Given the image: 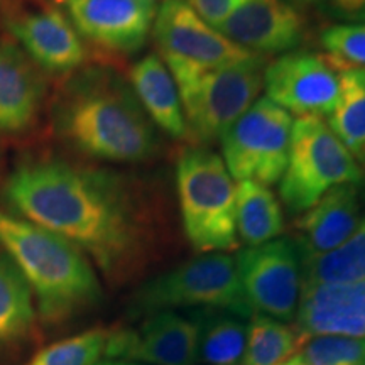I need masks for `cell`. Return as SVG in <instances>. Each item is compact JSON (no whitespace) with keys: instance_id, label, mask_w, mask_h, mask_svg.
I'll return each instance as SVG.
<instances>
[{"instance_id":"6da1fadb","label":"cell","mask_w":365,"mask_h":365,"mask_svg":"<svg viewBox=\"0 0 365 365\" xmlns=\"http://www.w3.org/2000/svg\"><path fill=\"white\" fill-rule=\"evenodd\" d=\"M2 195L17 217L71 242L108 279H124L148 254L144 212L127 181L113 173L31 159L9 175Z\"/></svg>"},{"instance_id":"7a4b0ae2","label":"cell","mask_w":365,"mask_h":365,"mask_svg":"<svg viewBox=\"0 0 365 365\" xmlns=\"http://www.w3.org/2000/svg\"><path fill=\"white\" fill-rule=\"evenodd\" d=\"M53 127L73 149L100 161L137 164L159 150L156 125L132 86L102 68L68 81L54 103Z\"/></svg>"},{"instance_id":"3957f363","label":"cell","mask_w":365,"mask_h":365,"mask_svg":"<svg viewBox=\"0 0 365 365\" xmlns=\"http://www.w3.org/2000/svg\"><path fill=\"white\" fill-rule=\"evenodd\" d=\"M0 245L16 264L49 325L66 322L102 299L85 254L46 228L0 210Z\"/></svg>"},{"instance_id":"277c9868","label":"cell","mask_w":365,"mask_h":365,"mask_svg":"<svg viewBox=\"0 0 365 365\" xmlns=\"http://www.w3.org/2000/svg\"><path fill=\"white\" fill-rule=\"evenodd\" d=\"M163 61L180 91L188 137L198 144L222 139L264 88L266 58L262 56L217 68L178 58H163Z\"/></svg>"},{"instance_id":"5b68a950","label":"cell","mask_w":365,"mask_h":365,"mask_svg":"<svg viewBox=\"0 0 365 365\" xmlns=\"http://www.w3.org/2000/svg\"><path fill=\"white\" fill-rule=\"evenodd\" d=\"M176 185L193 249L207 254L237 249L235 186L223 159L205 145L185 149L178 158Z\"/></svg>"},{"instance_id":"8992f818","label":"cell","mask_w":365,"mask_h":365,"mask_svg":"<svg viewBox=\"0 0 365 365\" xmlns=\"http://www.w3.org/2000/svg\"><path fill=\"white\" fill-rule=\"evenodd\" d=\"M364 171L323 118L293 122L287 166L279 181L281 202L293 215L312 208L327 191L359 185Z\"/></svg>"},{"instance_id":"52a82bcc","label":"cell","mask_w":365,"mask_h":365,"mask_svg":"<svg viewBox=\"0 0 365 365\" xmlns=\"http://www.w3.org/2000/svg\"><path fill=\"white\" fill-rule=\"evenodd\" d=\"M215 308L239 318H252L254 309L242 289L235 257L208 252L154 277L134 296V312L154 314L175 308Z\"/></svg>"},{"instance_id":"ba28073f","label":"cell","mask_w":365,"mask_h":365,"mask_svg":"<svg viewBox=\"0 0 365 365\" xmlns=\"http://www.w3.org/2000/svg\"><path fill=\"white\" fill-rule=\"evenodd\" d=\"M293 118L267 97L257 98L222 137L228 173L239 181L279 182L287 166Z\"/></svg>"},{"instance_id":"9c48e42d","label":"cell","mask_w":365,"mask_h":365,"mask_svg":"<svg viewBox=\"0 0 365 365\" xmlns=\"http://www.w3.org/2000/svg\"><path fill=\"white\" fill-rule=\"evenodd\" d=\"M239 279L254 313L293 319L303 287V254L293 239H274L240 250Z\"/></svg>"},{"instance_id":"30bf717a","label":"cell","mask_w":365,"mask_h":365,"mask_svg":"<svg viewBox=\"0 0 365 365\" xmlns=\"http://www.w3.org/2000/svg\"><path fill=\"white\" fill-rule=\"evenodd\" d=\"M264 90L271 102L299 118L330 117L340 93V68L323 54H281L264 68Z\"/></svg>"},{"instance_id":"8fae6325","label":"cell","mask_w":365,"mask_h":365,"mask_svg":"<svg viewBox=\"0 0 365 365\" xmlns=\"http://www.w3.org/2000/svg\"><path fill=\"white\" fill-rule=\"evenodd\" d=\"M153 34L163 58H178L198 66L235 65L255 56L208 26L186 0H163Z\"/></svg>"},{"instance_id":"7c38bea8","label":"cell","mask_w":365,"mask_h":365,"mask_svg":"<svg viewBox=\"0 0 365 365\" xmlns=\"http://www.w3.org/2000/svg\"><path fill=\"white\" fill-rule=\"evenodd\" d=\"M76 33L108 51L143 49L153 31L158 0H66Z\"/></svg>"},{"instance_id":"4fadbf2b","label":"cell","mask_w":365,"mask_h":365,"mask_svg":"<svg viewBox=\"0 0 365 365\" xmlns=\"http://www.w3.org/2000/svg\"><path fill=\"white\" fill-rule=\"evenodd\" d=\"M198 322L175 312L150 314L139 330H110L103 359L149 365H193L198 354Z\"/></svg>"},{"instance_id":"5bb4252c","label":"cell","mask_w":365,"mask_h":365,"mask_svg":"<svg viewBox=\"0 0 365 365\" xmlns=\"http://www.w3.org/2000/svg\"><path fill=\"white\" fill-rule=\"evenodd\" d=\"M217 29L262 58L294 51L304 39L303 16L286 0H245Z\"/></svg>"},{"instance_id":"9a60e30c","label":"cell","mask_w":365,"mask_h":365,"mask_svg":"<svg viewBox=\"0 0 365 365\" xmlns=\"http://www.w3.org/2000/svg\"><path fill=\"white\" fill-rule=\"evenodd\" d=\"M294 328L304 339L317 335L365 339V279L303 284Z\"/></svg>"},{"instance_id":"2e32d148","label":"cell","mask_w":365,"mask_h":365,"mask_svg":"<svg viewBox=\"0 0 365 365\" xmlns=\"http://www.w3.org/2000/svg\"><path fill=\"white\" fill-rule=\"evenodd\" d=\"M6 26L36 65L51 73H71L83 65L86 49L78 33L58 9H41L6 21Z\"/></svg>"},{"instance_id":"e0dca14e","label":"cell","mask_w":365,"mask_h":365,"mask_svg":"<svg viewBox=\"0 0 365 365\" xmlns=\"http://www.w3.org/2000/svg\"><path fill=\"white\" fill-rule=\"evenodd\" d=\"M46 93L36 63L19 46L0 41V130L22 134L38 118Z\"/></svg>"},{"instance_id":"ac0fdd59","label":"cell","mask_w":365,"mask_h":365,"mask_svg":"<svg viewBox=\"0 0 365 365\" xmlns=\"http://www.w3.org/2000/svg\"><path fill=\"white\" fill-rule=\"evenodd\" d=\"M360 220L359 185L335 186L301 213L296 244L303 257L330 252L357 230Z\"/></svg>"},{"instance_id":"d6986e66","label":"cell","mask_w":365,"mask_h":365,"mask_svg":"<svg viewBox=\"0 0 365 365\" xmlns=\"http://www.w3.org/2000/svg\"><path fill=\"white\" fill-rule=\"evenodd\" d=\"M130 86L154 125L173 139L188 137L176 81L158 54L150 53L132 66Z\"/></svg>"},{"instance_id":"ffe728a7","label":"cell","mask_w":365,"mask_h":365,"mask_svg":"<svg viewBox=\"0 0 365 365\" xmlns=\"http://www.w3.org/2000/svg\"><path fill=\"white\" fill-rule=\"evenodd\" d=\"M237 235L247 247L266 244L284 232V215L272 190L257 181H239L235 188Z\"/></svg>"},{"instance_id":"44dd1931","label":"cell","mask_w":365,"mask_h":365,"mask_svg":"<svg viewBox=\"0 0 365 365\" xmlns=\"http://www.w3.org/2000/svg\"><path fill=\"white\" fill-rule=\"evenodd\" d=\"M34 327L33 291L11 257L0 252V349L26 341Z\"/></svg>"},{"instance_id":"7402d4cb","label":"cell","mask_w":365,"mask_h":365,"mask_svg":"<svg viewBox=\"0 0 365 365\" xmlns=\"http://www.w3.org/2000/svg\"><path fill=\"white\" fill-rule=\"evenodd\" d=\"M330 129L360 163L365 158V70H340V93L330 113Z\"/></svg>"},{"instance_id":"603a6c76","label":"cell","mask_w":365,"mask_h":365,"mask_svg":"<svg viewBox=\"0 0 365 365\" xmlns=\"http://www.w3.org/2000/svg\"><path fill=\"white\" fill-rule=\"evenodd\" d=\"M365 279V217L357 230L330 252L303 257V284Z\"/></svg>"},{"instance_id":"cb8c5ba5","label":"cell","mask_w":365,"mask_h":365,"mask_svg":"<svg viewBox=\"0 0 365 365\" xmlns=\"http://www.w3.org/2000/svg\"><path fill=\"white\" fill-rule=\"evenodd\" d=\"M304 336L266 314H254L247 331V346L240 365H281L298 354Z\"/></svg>"},{"instance_id":"d4e9b609","label":"cell","mask_w":365,"mask_h":365,"mask_svg":"<svg viewBox=\"0 0 365 365\" xmlns=\"http://www.w3.org/2000/svg\"><path fill=\"white\" fill-rule=\"evenodd\" d=\"M196 362L208 365H240L247 346L249 327L239 318L222 314L200 322Z\"/></svg>"},{"instance_id":"484cf974","label":"cell","mask_w":365,"mask_h":365,"mask_svg":"<svg viewBox=\"0 0 365 365\" xmlns=\"http://www.w3.org/2000/svg\"><path fill=\"white\" fill-rule=\"evenodd\" d=\"M108 335L107 328H91L59 340L41 350L29 365H97L103 359Z\"/></svg>"},{"instance_id":"4316f807","label":"cell","mask_w":365,"mask_h":365,"mask_svg":"<svg viewBox=\"0 0 365 365\" xmlns=\"http://www.w3.org/2000/svg\"><path fill=\"white\" fill-rule=\"evenodd\" d=\"M296 357L307 365H365V339L309 336L301 344Z\"/></svg>"},{"instance_id":"83f0119b","label":"cell","mask_w":365,"mask_h":365,"mask_svg":"<svg viewBox=\"0 0 365 365\" xmlns=\"http://www.w3.org/2000/svg\"><path fill=\"white\" fill-rule=\"evenodd\" d=\"M327 56L340 70L362 68L365 70V22L360 24L330 26L319 34Z\"/></svg>"},{"instance_id":"f1b7e54d","label":"cell","mask_w":365,"mask_h":365,"mask_svg":"<svg viewBox=\"0 0 365 365\" xmlns=\"http://www.w3.org/2000/svg\"><path fill=\"white\" fill-rule=\"evenodd\" d=\"M318 11L331 21L345 24L365 22V0H313Z\"/></svg>"},{"instance_id":"f546056e","label":"cell","mask_w":365,"mask_h":365,"mask_svg":"<svg viewBox=\"0 0 365 365\" xmlns=\"http://www.w3.org/2000/svg\"><path fill=\"white\" fill-rule=\"evenodd\" d=\"M208 26L217 27L245 0H186Z\"/></svg>"},{"instance_id":"4dcf8cb0","label":"cell","mask_w":365,"mask_h":365,"mask_svg":"<svg viewBox=\"0 0 365 365\" xmlns=\"http://www.w3.org/2000/svg\"><path fill=\"white\" fill-rule=\"evenodd\" d=\"M97 365H149V364L135 362V360H127V359H102Z\"/></svg>"},{"instance_id":"1f68e13d","label":"cell","mask_w":365,"mask_h":365,"mask_svg":"<svg viewBox=\"0 0 365 365\" xmlns=\"http://www.w3.org/2000/svg\"><path fill=\"white\" fill-rule=\"evenodd\" d=\"M287 4H289V6H293L294 9H308V7H312L313 6V0H286Z\"/></svg>"},{"instance_id":"d6a6232c","label":"cell","mask_w":365,"mask_h":365,"mask_svg":"<svg viewBox=\"0 0 365 365\" xmlns=\"http://www.w3.org/2000/svg\"><path fill=\"white\" fill-rule=\"evenodd\" d=\"M281 365H307V364H304L303 360H299V359L294 355V357H291L289 360H286V362L281 364Z\"/></svg>"},{"instance_id":"836d02e7","label":"cell","mask_w":365,"mask_h":365,"mask_svg":"<svg viewBox=\"0 0 365 365\" xmlns=\"http://www.w3.org/2000/svg\"><path fill=\"white\" fill-rule=\"evenodd\" d=\"M362 164H364V166H365V158H364V161H362Z\"/></svg>"}]
</instances>
